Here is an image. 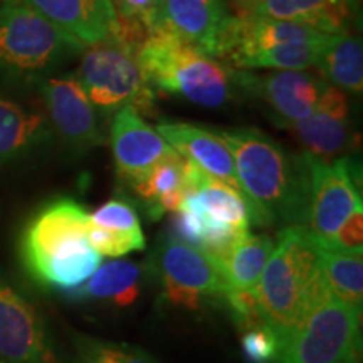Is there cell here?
<instances>
[{
  "instance_id": "obj_1",
  "label": "cell",
  "mask_w": 363,
  "mask_h": 363,
  "mask_svg": "<svg viewBox=\"0 0 363 363\" xmlns=\"http://www.w3.org/2000/svg\"><path fill=\"white\" fill-rule=\"evenodd\" d=\"M234 157L251 224L308 225L311 175L306 153L294 155L257 128L216 131Z\"/></svg>"
},
{
  "instance_id": "obj_2",
  "label": "cell",
  "mask_w": 363,
  "mask_h": 363,
  "mask_svg": "<svg viewBox=\"0 0 363 363\" xmlns=\"http://www.w3.org/2000/svg\"><path fill=\"white\" fill-rule=\"evenodd\" d=\"M321 252L323 244L308 227L279 230L256 288L261 316L276 333L278 345L333 296L321 269Z\"/></svg>"
},
{
  "instance_id": "obj_3",
  "label": "cell",
  "mask_w": 363,
  "mask_h": 363,
  "mask_svg": "<svg viewBox=\"0 0 363 363\" xmlns=\"http://www.w3.org/2000/svg\"><path fill=\"white\" fill-rule=\"evenodd\" d=\"M88 212L69 199L49 203L30 220L22 259L39 283L74 291L93 276L101 256L88 242Z\"/></svg>"
},
{
  "instance_id": "obj_4",
  "label": "cell",
  "mask_w": 363,
  "mask_h": 363,
  "mask_svg": "<svg viewBox=\"0 0 363 363\" xmlns=\"http://www.w3.org/2000/svg\"><path fill=\"white\" fill-rule=\"evenodd\" d=\"M135 57L153 89L203 108H222L239 94L235 69L165 29L148 30Z\"/></svg>"
},
{
  "instance_id": "obj_5",
  "label": "cell",
  "mask_w": 363,
  "mask_h": 363,
  "mask_svg": "<svg viewBox=\"0 0 363 363\" xmlns=\"http://www.w3.org/2000/svg\"><path fill=\"white\" fill-rule=\"evenodd\" d=\"M76 78L99 113L113 115L131 106L140 115H155V89L135 52L115 38L86 48Z\"/></svg>"
},
{
  "instance_id": "obj_6",
  "label": "cell",
  "mask_w": 363,
  "mask_h": 363,
  "mask_svg": "<svg viewBox=\"0 0 363 363\" xmlns=\"http://www.w3.org/2000/svg\"><path fill=\"white\" fill-rule=\"evenodd\" d=\"M360 313L331 296L279 342V363H357Z\"/></svg>"
},
{
  "instance_id": "obj_7",
  "label": "cell",
  "mask_w": 363,
  "mask_h": 363,
  "mask_svg": "<svg viewBox=\"0 0 363 363\" xmlns=\"http://www.w3.org/2000/svg\"><path fill=\"white\" fill-rule=\"evenodd\" d=\"M86 51L83 44L59 30L17 0H0V62L19 71H39Z\"/></svg>"
},
{
  "instance_id": "obj_8",
  "label": "cell",
  "mask_w": 363,
  "mask_h": 363,
  "mask_svg": "<svg viewBox=\"0 0 363 363\" xmlns=\"http://www.w3.org/2000/svg\"><path fill=\"white\" fill-rule=\"evenodd\" d=\"M306 160L311 175L310 216L306 227L323 247H328L348 216L362 206L357 169L348 157L330 162L306 153Z\"/></svg>"
},
{
  "instance_id": "obj_9",
  "label": "cell",
  "mask_w": 363,
  "mask_h": 363,
  "mask_svg": "<svg viewBox=\"0 0 363 363\" xmlns=\"http://www.w3.org/2000/svg\"><path fill=\"white\" fill-rule=\"evenodd\" d=\"M155 259L163 293L174 306L197 310L206 298H222L225 291L219 266L201 249L169 238Z\"/></svg>"
},
{
  "instance_id": "obj_10",
  "label": "cell",
  "mask_w": 363,
  "mask_h": 363,
  "mask_svg": "<svg viewBox=\"0 0 363 363\" xmlns=\"http://www.w3.org/2000/svg\"><path fill=\"white\" fill-rule=\"evenodd\" d=\"M239 93L262 99L276 113L272 120L299 121L316 110L318 99L330 83L306 71H276L256 76L235 69Z\"/></svg>"
},
{
  "instance_id": "obj_11",
  "label": "cell",
  "mask_w": 363,
  "mask_h": 363,
  "mask_svg": "<svg viewBox=\"0 0 363 363\" xmlns=\"http://www.w3.org/2000/svg\"><path fill=\"white\" fill-rule=\"evenodd\" d=\"M45 110L62 142L74 152H88L106 143L98 111L76 76L45 81L40 88Z\"/></svg>"
},
{
  "instance_id": "obj_12",
  "label": "cell",
  "mask_w": 363,
  "mask_h": 363,
  "mask_svg": "<svg viewBox=\"0 0 363 363\" xmlns=\"http://www.w3.org/2000/svg\"><path fill=\"white\" fill-rule=\"evenodd\" d=\"M110 140L118 175L130 185L145 179L160 162L179 155L131 106L113 113Z\"/></svg>"
},
{
  "instance_id": "obj_13",
  "label": "cell",
  "mask_w": 363,
  "mask_h": 363,
  "mask_svg": "<svg viewBox=\"0 0 363 363\" xmlns=\"http://www.w3.org/2000/svg\"><path fill=\"white\" fill-rule=\"evenodd\" d=\"M0 360L56 363L39 313L4 279H0Z\"/></svg>"
},
{
  "instance_id": "obj_14",
  "label": "cell",
  "mask_w": 363,
  "mask_h": 363,
  "mask_svg": "<svg viewBox=\"0 0 363 363\" xmlns=\"http://www.w3.org/2000/svg\"><path fill=\"white\" fill-rule=\"evenodd\" d=\"M155 130L179 155L187 158L206 174L233 189L247 206V199L235 172L233 153L216 131L201 128L197 125L179 123V121H163L157 125Z\"/></svg>"
},
{
  "instance_id": "obj_15",
  "label": "cell",
  "mask_w": 363,
  "mask_h": 363,
  "mask_svg": "<svg viewBox=\"0 0 363 363\" xmlns=\"http://www.w3.org/2000/svg\"><path fill=\"white\" fill-rule=\"evenodd\" d=\"M230 17L225 0H167L160 19L152 29L169 30L217 59V49Z\"/></svg>"
},
{
  "instance_id": "obj_16",
  "label": "cell",
  "mask_w": 363,
  "mask_h": 363,
  "mask_svg": "<svg viewBox=\"0 0 363 363\" xmlns=\"http://www.w3.org/2000/svg\"><path fill=\"white\" fill-rule=\"evenodd\" d=\"M84 48L110 39L116 27L113 0H17Z\"/></svg>"
},
{
  "instance_id": "obj_17",
  "label": "cell",
  "mask_w": 363,
  "mask_h": 363,
  "mask_svg": "<svg viewBox=\"0 0 363 363\" xmlns=\"http://www.w3.org/2000/svg\"><path fill=\"white\" fill-rule=\"evenodd\" d=\"M360 0H264L252 13L310 26L326 34L350 33Z\"/></svg>"
},
{
  "instance_id": "obj_18",
  "label": "cell",
  "mask_w": 363,
  "mask_h": 363,
  "mask_svg": "<svg viewBox=\"0 0 363 363\" xmlns=\"http://www.w3.org/2000/svg\"><path fill=\"white\" fill-rule=\"evenodd\" d=\"M48 138V123L39 113L0 98V165L17 160Z\"/></svg>"
},
{
  "instance_id": "obj_19",
  "label": "cell",
  "mask_w": 363,
  "mask_h": 363,
  "mask_svg": "<svg viewBox=\"0 0 363 363\" xmlns=\"http://www.w3.org/2000/svg\"><path fill=\"white\" fill-rule=\"evenodd\" d=\"M281 128L289 130L299 140V143L318 158L330 160L350 147L352 133L348 126V118L326 115L321 111H313L310 116L299 121L274 120Z\"/></svg>"
},
{
  "instance_id": "obj_20",
  "label": "cell",
  "mask_w": 363,
  "mask_h": 363,
  "mask_svg": "<svg viewBox=\"0 0 363 363\" xmlns=\"http://www.w3.org/2000/svg\"><path fill=\"white\" fill-rule=\"evenodd\" d=\"M323 79L338 89L362 93L363 89V49L362 40L350 33L333 34L318 61Z\"/></svg>"
},
{
  "instance_id": "obj_21",
  "label": "cell",
  "mask_w": 363,
  "mask_h": 363,
  "mask_svg": "<svg viewBox=\"0 0 363 363\" xmlns=\"http://www.w3.org/2000/svg\"><path fill=\"white\" fill-rule=\"evenodd\" d=\"M140 294V266L131 261L108 262L93 272L83 286L72 291V296L103 299L125 308L133 305Z\"/></svg>"
},
{
  "instance_id": "obj_22",
  "label": "cell",
  "mask_w": 363,
  "mask_h": 363,
  "mask_svg": "<svg viewBox=\"0 0 363 363\" xmlns=\"http://www.w3.org/2000/svg\"><path fill=\"white\" fill-rule=\"evenodd\" d=\"M274 242L267 235H246L235 244L220 264L225 286L233 289H256Z\"/></svg>"
},
{
  "instance_id": "obj_23",
  "label": "cell",
  "mask_w": 363,
  "mask_h": 363,
  "mask_svg": "<svg viewBox=\"0 0 363 363\" xmlns=\"http://www.w3.org/2000/svg\"><path fill=\"white\" fill-rule=\"evenodd\" d=\"M321 269L331 294L340 301L362 310L363 257L362 254L342 252L323 247Z\"/></svg>"
},
{
  "instance_id": "obj_24",
  "label": "cell",
  "mask_w": 363,
  "mask_h": 363,
  "mask_svg": "<svg viewBox=\"0 0 363 363\" xmlns=\"http://www.w3.org/2000/svg\"><path fill=\"white\" fill-rule=\"evenodd\" d=\"M184 163L185 158L182 155L167 158L153 167L145 179L136 182L131 187L142 197L147 207L152 206L163 194H169L172 190H185Z\"/></svg>"
},
{
  "instance_id": "obj_25",
  "label": "cell",
  "mask_w": 363,
  "mask_h": 363,
  "mask_svg": "<svg viewBox=\"0 0 363 363\" xmlns=\"http://www.w3.org/2000/svg\"><path fill=\"white\" fill-rule=\"evenodd\" d=\"M88 235L89 246L96 251L101 257H120L133 251H142L145 247L143 234H123L116 230L103 229L91 224L88 220Z\"/></svg>"
},
{
  "instance_id": "obj_26",
  "label": "cell",
  "mask_w": 363,
  "mask_h": 363,
  "mask_svg": "<svg viewBox=\"0 0 363 363\" xmlns=\"http://www.w3.org/2000/svg\"><path fill=\"white\" fill-rule=\"evenodd\" d=\"M91 224L103 229L116 230L123 234H143L140 219L133 206L120 199H111L93 214H89Z\"/></svg>"
},
{
  "instance_id": "obj_27",
  "label": "cell",
  "mask_w": 363,
  "mask_h": 363,
  "mask_svg": "<svg viewBox=\"0 0 363 363\" xmlns=\"http://www.w3.org/2000/svg\"><path fill=\"white\" fill-rule=\"evenodd\" d=\"M242 352L249 363H272L278 358V337L266 321L242 330Z\"/></svg>"
},
{
  "instance_id": "obj_28",
  "label": "cell",
  "mask_w": 363,
  "mask_h": 363,
  "mask_svg": "<svg viewBox=\"0 0 363 363\" xmlns=\"http://www.w3.org/2000/svg\"><path fill=\"white\" fill-rule=\"evenodd\" d=\"M328 249L342 252H363V208L358 206L335 234Z\"/></svg>"
},
{
  "instance_id": "obj_29",
  "label": "cell",
  "mask_w": 363,
  "mask_h": 363,
  "mask_svg": "<svg viewBox=\"0 0 363 363\" xmlns=\"http://www.w3.org/2000/svg\"><path fill=\"white\" fill-rule=\"evenodd\" d=\"M153 0H115V12L118 21H131L138 22L147 27L148 30V19L152 12Z\"/></svg>"
},
{
  "instance_id": "obj_30",
  "label": "cell",
  "mask_w": 363,
  "mask_h": 363,
  "mask_svg": "<svg viewBox=\"0 0 363 363\" xmlns=\"http://www.w3.org/2000/svg\"><path fill=\"white\" fill-rule=\"evenodd\" d=\"M118 362L120 363H157L148 353L142 350H118Z\"/></svg>"
},
{
  "instance_id": "obj_31",
  "label": "cell",
  "mask_w": 363,
  "mask_h": 363,
  "mask_svg": "<svg viewBox=\"0 0 363 363\" xmlns=\"http://www.w3.org/2000/svg\"><path fill=\"white\" fill-rule=\"evenodd\" d=\"M264 0H233V4L238 9L239 13H252Z\"/></svg>"
},
{
  "instance_id": "obj_32",
  "label": "cell",
  "mask_w": 363,
  "mask_h": 363,
  "mask_svg": "<svg viewBox=\"0 0 363 363\" xmlns=\"http://www.w3.org/2000/svg\"><path fill=\"white\" fill-rule=\"evenodd\" d=\"M165 2H167V0H153V4H152V12H150V19H148V30L152 29V27L157 24L158 19H160L162 11H163V6H165Z\"/></svg>"
},
{
  "instance_id": "obj_33",
  "label": "cell",
  "mask_w": 363,
  "mask_h": 363,
  "mask_svg": "<svg viewBox=\"0 0 363 363\" xmlns=\"http://www.w3.org/2000/svg\"><path fill=\"white\" fill-rule=\"evenodd\" d=\"M96 363H120L118 362V348H106L98 355Z\"/></svg>"
}]
</instances>
